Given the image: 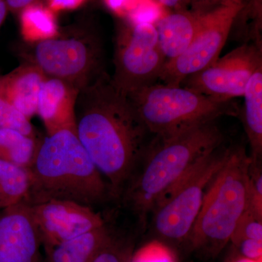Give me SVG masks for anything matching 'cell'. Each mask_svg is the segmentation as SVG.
Segmentation results:
<instances>
[{
	"label": "cell",
	"mask_w": 262,
	"mask_h": 262,
	"mask_svg": "<svg viewBox=\"0 0 262 262\" xmlns=\"http://www.w3.org/2000/svg\"><path fill=\"white\" fill-rule=\"evenodd\" d=\"M75 130L113 198L121 196L146 148V128L128 98L106 72L79 91Z\"/></svg>",
	"instance_id": "cell-1"
},
{
	"label": "cell",
	"mask_w": 262,
	"mask_h": 262,
	"mask_svg": "<svg viewBox=\"0 0 262 262\" xmlns=\"http://www.w3.org/2000/svg\"><path fill=\"white\" fill-rule=\"evenodd\" d=\"M215 121L168 137H155L150 143L141 160L142 165L136 168L120 196L143 224L165 192L223 144V134Z\"/></svg>",
	"instance_id": "cell-2"
},
{
	"label": "cell",
	"mask_w": 262,
	"mask_h": 262,
	"mask_svg": "<svg viewBox=\"0 0 262 262\" xmlns=\"http://www.w3.org/2000/svg\"><path fill=\"white\" fill-rule=\"evenodd\" d=\"M28 169L31 186L24 201L29 205L65 200L93 208L113 198L73 129H62L39 141Z\"/></svg>",
	"instance_id": "cell-3"
},
{
	"label": "cell",
	"mask_w": 262,
	"mask_h": 262,
	"mask_svg": "<svg viewBox=\"0 0 262 262\" xmlns=\"http://www.w3.org/2000/svg\"><path fill=\"white\" fill-rule=\"evenodd\" d=\"M251 157L243 146L230 147L210 183L189 241L193 249L215 257L230 242L250 203Z\"/></svg>",
	"instance_id": "cell-4"
},
{
	"label": "cell",
	"mask_w": 262,
	"mask_h": 262,
	"mask_svg": "<svg viewBox=\"0 0 262 262\" xmlns=\"http://www.w3.org/2000/svg\"><path fill=\"white\" fill-rule=\"evenodd\" d=\"M141 122L155 137H168L196 125L237 115L228 102L215 101L183 86L157 82L127 96Z\"/></svg>",
	"instance_id": "cell-5"
},
{
	"label": "cell",
	"mask_w": 262,
	"mask_h": 262,
	"mask_svg": "<svg viewBox=\"0 0 262 262\" xmlns=\"http://www.w3.org/2000/svg\"><path fill=\"white\" fill-rule=\"evenodd\" d=\"M30 46L26 62L37 67L46 77L65 81L79 91L105 72L101 39L84 26L58 31Z\"/></svg>",
	"instance_id": "cell-6"
},
{
	"label": "cell",
	"mask_w": 262,
	"mask_h": 262,
	"mask_svg": "<svg viewBox=\"0 0 262 262\" xmlns=\"http://www.w3.org/2000/svg\"><path fill=\"white\" fill-rule=\"evenodd\" d=\"M229 151L230 147L219 146L157 202L150 213L151 226L162 241L175 244L189 241L207 189Z\"/></svg>",
	"instance_id": "cell-7"
},
{
	"label": "cell",
	"mask_w": 262,
	"mask_h": 262,
	"mask_svg": "<svg viewBox=\"0 0 262 262\" xmlns=\"http://www.w3.org/2000/svg\"><path fill=\"white\" fill-rule=\"evenodd\" d=\"M167 61L154 24L133 20L117 30L112 82L119 92L128 96L157 83Z\"/></svg>",
	"instance_id": "cell-8"
},
{
	"label": "cell",
	"mask_w": 262,
	"mask_h": 262,
	"mask_svg": "<svg viewBox=\"0 0 262 262\" xmlns=\"http://www.w3.org/2000/svg\"><path fill=\"white\" fill-rule=\"evenodd\" d=\"M242 9L230 0L215 9L198 15V28L192 42L178 58L167 61L158 82L181 86L189 76L205 70L220 58L234 19Z\"/></svg>",
	"instance_id": "cell-9"
},
{
	"label": "cell",
	"mask_w": 262,
	"mask_h": 262,
	"mask_svg": "<svg viewBox=\"0 0 262 262\" xmlns=\"http://www.w3.org/2000/svg\"><path fill=\"white\" fill-rule=\"evenodd\" d=\"M261 66V42L243 45L205 70L189 76L181 86L215 101L228 102L244 96L248 81Z\"/></svg>",
	"instance_id": "cell-10"
},
{
	"label": "cell",
	"mask_w": 262,
	"mask_h": 262,
	"mask_svg": "<svg viewBox=\"0 0 262 262\" xmlns=\"http://www.w3.org/2000/svg\"><path fill=\"white\" fill-rule=\"evenodd\" d=\"M45 250L104 225L91 207L65 200L29 205Z\"/></svg>",
	"instance_id": "cell-11"
},
{
	"label": "cell",
	"mask_w": 262,
	"mask_h": 262,
	"mask_svg": "<svg viewBox=\"0 0 262 262\" xmlns=\"http://www.w3.org/2000/svg\"><path fill=\"white\" fill-rule=\"evenodd\" d=\"M0 213V262H42V239L27 202Z\"/></svg>",
	"instance_id": "cell-12"
},
{
	"label": "cell",
	"mask_w": 262,
	"mask_h": 262,
	"mask_svg": "<svg viewBox=\"0 0 262 262\" xmlns=\"http://www.w3.org/2000/svg\"><path fill=\"white\" fill-rule=\"evenodd\" d=\"M79 90L59 79L46 77L38 95L37 114L48 134L62 129L75 130V106Z\"/></svg>",
	"instance_id": "cell-13"
},
{
	"label": "cell",
	"mask_w": 262,
	"mask_h": 262,
	"mask_svg": "<svg viewBox=\"0 0 262 262\" xmlns=\"http://www.w3.org/2000/svg\"><path fill=\"white\" fill-rule=\"evenodd\" d=\"M46 76L26 62L7 75L0 76V91L29 120L37 114L38 95Z\"/></svg>",
	"instance_id": "cell-14"
},
{
	"label": "cell",
	"mask_w": 262,
	"mask_h": 262,
	"mask_svg": "<svg viewBox=\"0 0 262 262\" xmlns=\"http://www.w3.org/2000/svg\"><path fill=\"white\" fill-rule=\"evenodd\" d=\"M198 15L175 13L160 20L156 27L158 42L167 61L178 58L189 47L198 28Z\"/></svg>",
	"instance_id": "cell-15"
},
{
	"label": "cell",
	"mask_w": 262,
	"mask_h": 262,
	"mask_svg": "<svg viewBox=\"0 0 262 262\" xmlns=\"http://www.w3.org/2000/svg\"><path fill=\"white\" fill-rule=\"evenodd\" d=\"M113 232L106 224L46 250L50 262H92Z\"/></svg>",
	"instance_id": "cell-16"
},
{
	"label": "cell",
	"mask_w": 262,
	"mask_h": 262,
	"mask_svg": "<svg viewBox=\"0 0 262 262\" xmlns=\"http://www.w3.org/2000/svg\"><path fill=\"white\" fill-rule=\"evenodd\" d=\"M244 123L251 149V161L261 163L262 66L251 76L244 95Z\"/></svg>",
	"instance_id": "cell-17"
},
{
	"label": "cell",
	"mask_w": 262,
	"mask_h": 262,
	"mask_svg": "<svg viewBox=\"0 0 262 262\" xmlns=\"http://www.w3.org/2000/svg\"><path fill=\"white\" fill-rule=\"evenodd\" d=\"M30 186L28 168L0 160V209L25 201Z\"/></svg>",
	"instance_id": "cell-18"
},
{
	"label": "cell",
	"mask_w": 262,
	"mask_h": 262,
	"mask_svg": "<svg viewBox=\"0 0 262 262\" xmlns=\"http://www.w3.org/2000/svg\"><path fill=\"white\" fill-rule=\"evenodd\" d=\"M39 141L37 138L10 128H0V160L29 168Z\"/></svg>",
	"instance_id": "cell-19"
},
{
	"label": "cell",
	"mask_w": 262,
	"mask_h": 262,
	"mask_svg": "<svg viewBox=\"0 0 262 262\" xmlns=\"http://www.w3.org/2000/svg\"><path fill=\"white\" fill-rule=\"evenodd\" d=\"M20 25L24 37L32 42L51 37L58 32L53 12L35 3L20 12Z\"/></svg>",
	"instance_id": "cell-20"
},
{
	"label": "cell",
	"mask_w": 262,
	"mask_h": 262,
	"mask_svg": "<svg viewBox=\"0 0 262 262\" xmlns=\"http://www.w3.org/2000/svg\"><path fill=\"white\" fill-rule=\"evenodd\" d=\"M134 244L130 239L112 233L92 262H131Z\"/></svg>",
	"instance_id": "cell-21"
},
{
	"label": "cell",
	"mask_w": 262,
	"mask_h": 262,
	"mask_svg": "<svg viewBox=\"0 0 262 262\" xmlns=\"http://www.w3.org/2000/svg\"><path fill=\"white\" fill-rule=\"evenodd\" d=\"M0 128L20 131L25 135L36 137L30 120L18 111L0 91Z\"/></svg>",
	"instance_id": "cell-22"
},
{
	"label": "cell",
	"mask_w": 262,
	"mask_h": 262,
	"mask_svg": "<svg viewBox=\"0 0 262 262\" xmlns=\"http://www.w3.org/2000/svg\"><path fill=\"white\" fill-rule=\"evenodd\" d=\"M239 239H251L262 241V218L247 209L245 212L234 233L231 237L232 243Z\"/></svg>",
	"instance_id": "cell-23"
},
{
	"label": "cell",
	"mask_w": 262,
	"mask_h": 262,
	"mask_svg": "<svg viewBox=\"0 0 262 262\" xmlns=\"http://www.w3.org/2000/svg\"><path fill=\"white\" fill-rule=\"evenodd\" d=\"M131 262H177L171 250L159 241L150 243L133 254Z\"/></svg>",
	"instance_id": "cell-24"
},
{
	"label": "cell",
	"mask_w": 262,
	"mask_h": 262,
	"mask_svg": "<svg viewBox=\"0 0 262 262\" xmlns=\"http://www.w3.org/2000/svg\"><path fill=\"white\" fill-rule=\"evenodd\" d=\"M250 203L248 209L262 218L261 163L251 162L249 168Z\"/></svg>",
	"instance_id": "cell-25"
},
{
	"label": "cell",
	"mask_w": 262,
	"mask_h": 262,
	"mask_svg": "<svg viewBox=\"0 0 262 262\" xmlns=\"http://www.w3.org/2000/svg\"><path fill=\"white\" fill-rule=\"evenodd\" d=\"M238 256L251 261L261 262L262 241L251 239H239L232 243Z\"/></svg>",
	"instance_id": "cell-26"
},
{
	"label": "cell",
	"mask_w": 262,
	"mask_h": 262,
	"mask_svg": "<svg viewBox=\"0 0 262 262\" xmlns=\"http://www.w3.org/2000/svg\"><path fill=\"white\" fill-rule=\"evenodd\" d=\"M53 10L74 9L78 8L85 0H48Z\"/></svg>",
	"instance_id": "cell-27"
},
{
	"label": "cell",
	"mask_w": 262,
	"mask_h": 262,
	"mask_svg": "<svg viewBox=\"0 0 262 262\" xmlns=\"http://www.w3.org/2000/svg\"><path fill=\"white\" fill-rule=\"evenodd\" d=\"M8 10L13 13H20L22 10L34 4L35 0H5Z\"/></svg>",
	"instance_id": "cell-28"
},
{
	"label": "cell",
	"mask_w": 262,
	"mask_h": 262,
	"mask_svg": "<svg viewBox=\"0 0 262 262\" xmlns=\"http://www.w3.org/2000/svg\"><path fill=\"white\" fill-rule=\"evenodd\" d=\"M9 12L5 0H0V27L4 23L7 15Z\"/></svg>",
	"instance_id": "cell-29"
},
{
	"label": "cell",
	"mask_w": 262,
	"mask_h": 262,
	"mask_svg": "<svg viewBox=\"0 0 262 262\" xmlns=\"http://www.w3.org/2000/svg\"><path fill=\"white\" fill-rule=\"evenodd\" d=\"M125 0H107L108 6L111 7L114 10H117L121 8Z\"/></svg>",
	"instance_id": "cell-30"
},
{
	"label": "cell",
	"mask_w": 262,
	"mask_h": 262,
	"mask_svg": "<svg viewBox=\"0 0 262 262\" xmlns=\"http://www.w3.org/2000/svg\"><path fill=\"white\" fill-rule=\"evenodd\" d=\"M159 1L162 5L171 8V7L176 6V5L178 4L180 0H159Z\"/></svg>",
	"instance_id": "cell-31"
},
{
	"label": "cell",
	"mask_w": 262,
	"mask_h": 262,
	"mask_svg": "<svg viewBox=\"0 0 262 262\" xmlns=\"http://www.w3.org/2000/svg\"><path fill=\"white\" fill-rule=\"evenodd\" d=\"M232 262H257V261H251V260L246 259V258L241 257V256H239L238 258H237V259L234 260Z\"/></svg>",
	"instance_id": "cell-32"
}]
</instances>
